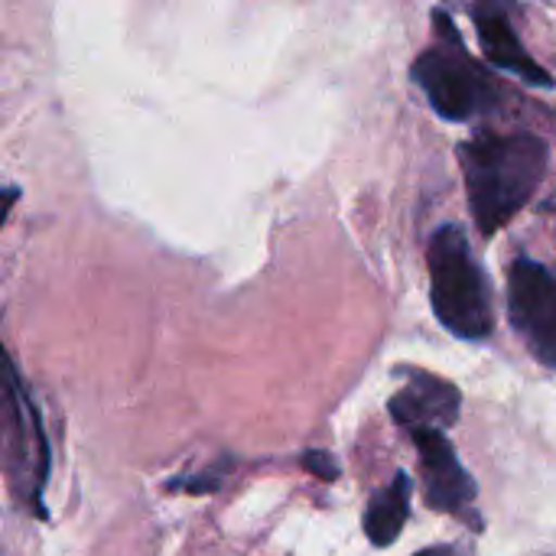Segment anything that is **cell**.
Masks as SVG:
<instances>
[{
  "mask_svg": "<svg viewBox=\"0 0 556 556\" xmlns=\"http://www.w3.org/2000/svg\"><path fill=\"white\" fill-rule=\"evenodd\" d=\"M459 163L472 218L485 238H495L541 189L551 166V147L531 130H479L459 143Z\"/></svg>",
  "mask_w": 556,
  "mask_h": 556,
  "instance_id": "6da1fadb",
  "label": "cell"
},
{
  "mask_svg": "<svg viewBox=\"0 0 556 556\" xmlns=\"http://www.w3.org/2000/svg\"><path fill=\"white\" fill-rule=\"evenodd\" d=\"M225 472H228V469H222V466H212V469H205V472H199V476L173 479V482H166V489H182V492H192V495H208V492L222 489V482H225Z\"/></svg>",
  "mask_w": 556,
  "mask_h": 556,
  "instance_id": "30bf717a",
  "label": "cell"
},
{
  "mask_svg": "<svg viewBox=\"0 0 556 556\" xmlns=\"http://www.w3.org/2000/svg\"><path fill=\"white\" fill-rule=\"evenodd\" d=\"M414 556H459L456 547H446V544H437V547H427V551H420V554Z\"/></svg>",
  "mask_w": 556,
  "mask_h": 556,
  "instance_id": "7c38bea8",
  "label": "cell"
},
{
  "mask_svg": "<svg viewBox=\"0 0 556 556\" xmlns=\"http://www.w3.org/2000/svg\"><path fill=\"white\" fill-rule=\"evenodd\" d=\"M410 495H414V482L407 472H397L381 492L371 495L362 525H365V538L375 547H391L401 538L410 518Z\"/></svg>",
  "mask_w": 556,
  "mask_h": 556,
  "instance_id": "9c48e42d",
  "label": "cell"
},
{
  "mask_svg": "<svg viewBox=\"0 0 556 556\" xmlns=\"http://www.w3.org/2000/svg\"><path fill=\"white\" fill-rule=\"evenodd\" d=\"M407 384L391 397L388 410L397 427L407 433L414 430H450L459 420L463 410V394L453 381L437 378L424 368H404L401 371Z\"/></svg>",
  "mask_w": 556,
  "mask_h": 556,
  "instance_id": "52a82bcc",
  "label": "cell"
},
{
  "mask_svg": "<svg viewBox=\"0 0 556 556\" xmlns=\"http://www.w3.org/2000/svg\"><path fill=\"white\" fill-rule=\"evenodd\" d=\"M437 23V42L427 46V52L417 55L410 75L433 104V111L446 121H472L492 108H498V85L489 75V68L469 55L466 39L459 36L453 16L446 10H433Z\"/></svg>",
  "mask_w": 556,
  "mask_h": 556,
  "instance_id": "3957f363",
  "label": "cell"
},
{
  "mask_svg": "<svg viewBox=\"0 0 556 556\" xmlns=\"http://www.w3.org/2000/svg\"><path fill=\"white\" fill-rule=\"evenodd\" d=\"M430 303L456 339L485 342L495 329L489 280L459 225H440L427 244Z\"/></svg>",
  "mask_w": 556,
  "mask_h": 556,
  "instance_id": "7a4b0ae2",
  "label": "cell"
},
{
  "mask_svg": "<svg viewBox=\"0 0 556 556\" xmlns=\"http://www.w3.org/2000/svg\"><path fill=\"white\" fill-rule=\"evenodd\" d=\"M300 466H303L309 476L323 479V482H336V479L342 476L339 459H336L332 453H326V450H306V453L300 456Z\"/></svg>",
  "mask_w": 556,
  "mask_h": 556,
  "instance_id": "8fae6325",
  "label": "cell"
},
{
  "mask_svg": "<svg viewBox=\"0 0 556 556\" xmlns=\"http://www.w3.org/2000/svg\"><path fill=\"white\" fill-rule=\"evenodd\" d=\"M508 319L528 352L556 368V274L528 254L508 267Z\"/></svg>",
  "mask_w": 556,
  "mask_h": 556,
  "instance_id": "5b68a950",
  "label": "cell"
},
{
  "mask_svg": "<svg viewBox=\"0 0 556 556\" xmlns=\"http://www.w3.org/2000/svg\"><path fill=\"white\" fill-rule=\"evenodd\" d=\"M472 20H476V33H479V42H482V52L485 59L502 68V72H511L515 78L528 81V85H538V88H554V75L534 62V55L525 49V42L518 39L511 20H508V7L505 3H476L472 7Z\"/></svg>",
  "mask_w": 556,
  "mask_h": 556,
  "instance_id": "ba28073f",
  "label": "cell"
},
{
  "mask_svg": "<svg viewBox=\"0 0 556 556\" xmlns=\"http://www.w3.org/2000/svg\"><path fill=\"white\" fill-rule=\"evenodd\" d=\"M3 440H7V472H10V485L20 495L23 505H29L39 518H46L42 508V489L49 479V440L42 430V420L16 375L13 365H7V427H3Z\"/></svg>",
  "mask_w": 556,
  "mask_h": 556,
  "instance_id": "277c9868",
  "label": "cell"
},
{
  "mask_svg": "<svg viewBox=\"0 0 556 556\" xmlns=\"http://www.w3.org/2000/svg\"><path fill=\"white\" fill-rule=\"evenodd\" d=\"M414 450L420 456V476H424V498L433 511L456 515L463 521L476 518L472 505L479 495L476 479L463 469L453 443L443 430H414L410 433Z\"/></svg>",
  "mask_w": 556,
  "mask_h": 556,
  "instance_id": "8992f818",
  "label": "cell"
}]
</instances>
